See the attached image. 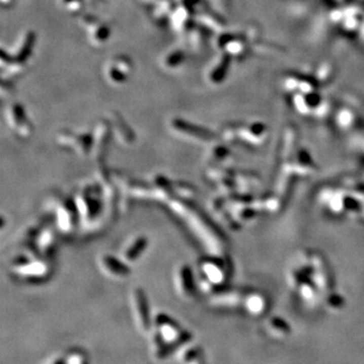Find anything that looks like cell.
Segmentation results:
<instances>
[{
    "mask_svg": "<svg viewBox=\"0 0 364 364\" xmlns=\"http://www.w3.org/2000/svg\"><path fill=\"white\" fill-rule=\"evenodd\" d=\"M111 126L108 123H99L96 127L94 134L92 137V151L94 155L103 156L107 150L108 141H110Z\"/></svg>",
    "mask_w": 364,
    "mask_h": 364,
    "instance_id": "cell-15",
    "label": "cell"
},
{
    "mask_svg": "<svg viewBox=\"0 0 364 364\" xmlns=\"http://www.w3.org/2000/svg\"><path fill=\"white\" fill-rule=\"evenodd\" d=\"M76 203L79 214L84 220H92L100 209L99 199L96 197V195L93 196L90 189H84L76 198Z\"/></svg>",
    "mask_w": 364,
    "mask_h": 364,
    "instance_id": "cell-14",
    "label": "cell"
},
{
    "mask_svg": "<svg viewBox=\"0 0 364 364\" xmlns=\"http://www.w3.org/2000/svg\"><path fill=\"white\" fill-rule=\"evenodd\" d=\"M57 141L60 147L71 149L79 156L87 155L92 151V136L89 133H74L63 131L58 134Z\"/></svg>",
    "mask_w": 364,
    "mask_h": 364,
    "instance_id": "cell-6",
    "label": "cell"
},
{
    "mask_svg": "<svg viewBox=\"0 0 364 364\" xmlns=\"http://www.w3.org/2000/svg\"><path fill=\"white\" fill-rule=\"evenodd\" d=\"M185 61V53L181 50H172L167 52L162 59V66L167 71L176 70Z\"/></svg>",
    "mask_w": 364,
    "mask_h": 364,
    "instance_id": "cell-21",
    "label": "cell"
},
{
    "mask_svg": "<svg viewBox=\"0 0 364 364\" xmlns=\"http://www.w3.org/2000/svg\"><path fill=\"white\" fill-rule=\"evenodd\" d=\"M174 285H176L177 294L180 298L185 301L192 300L196 295L195 279L192 275L191 268L187 264H181L177 269L176 275H174Z\"/></svg>",
    "mask_w": 364,
    "mask_h": 364,
    "instance_id": "cell-11",
    "label": "cell"
},
{
    "mask_svg": "<svg viewBox=\"0 0 364 364\" xmlns=\"http://www.w3.org/2000/svg\"><path fill=\"white\" fill-rule=\"evenodd\" d=\"M132 72V61L126 56H116L105 65V78L114 85H121L129 79Z\"/></svg>",
    "mask_w": 364,
    "mask_h": 364,
    "instance_id": "cell-4",
    "label": "cell"
},
{
    "mask_svg": "<svg viewBox=\"0 0 364 364\" xmlns=\"http://www.w3.org/2000/svg\"><path fill=\"white\" fill-rule=\"evenodd\" d=\"M46 364H66V363H65V357H56L51 359V361L47 362Z\"/></svg>",
    "mask_w": 364,
    "mask_h": 364,
    "instance_id": "cell-30",
    "label": "cell"
},
{
    "mask_svg": "<svg viewBox=\"0 0 364 364\" xmlns=\"http://www.w3.org/2000/svg\"><path fill=\"white\" fill-rule=\"evenodd\" d=\"M152 188H154V195L157 196L158 198L165 199L170 197V195L173 191V184L170 183L165 177L156 176L152 180Z\"/></svg>",
    "mask_w": 364,
    "mask_h": 364,
    "instance_id": "cell-23",
    "label": "cell"
},
{
    "mask_svg": "<svg viewBox=\"0 0 364 364\" xmlns=\"http://www.w3.org/2000/svg\"><path fill=\"white\" fill-rule=\"evenodd\" d=\"M78 213L79 211L77 205H75L68 199L58 203L56 207V221L59 230L65 232V234H70L74 231L76 225H77Z\"/></svg>",
    "mask_w": 364,
    "mask_h": 364,
    "instance_id": "cell-7",
    "label": "cell"
},
{
    "mask_svg": "<svg viewBox=\"0 0 364 364\" xmlns=\"http://www.w3.org/2000/svg\"><path fill=\"white\" fill-rule=\"evenodd\" d=\"M229 67V56L223 53V56L218 57L211 63L209 70L206 71V79L211 84H220L228 74Z\"/></svg>",
    "mask_w": 364,
    "mask_h": 364,
    "instance_id": "cell-17",
    "label": "cell"
},
{
    "mask_svg": "<svg viewBox=\"0 0 364 364\" xmlns=\"http://www.w3.org/2000/svg\"><path fill=\"white\" fill-rule=\"evenodd\" d=\"M171 129L178 136L187 138L189 140L197 141V143H209V141L214 140L216 134L211 132L207 129L196 125L190 122H185L184 119L176 118L171 121Z\"/></svg>",
    "mask_w": 364,
    "mask_h": 364,
    "instance_id": "cell-3",
    "label": "cell"
},
{
    "mask_svg": "<svg viewBox=\"0 0 364 364\" xmlns=\"http://www.w3.org/2000/svg\"><path fill=\"white\" fill-rule=\"evenodd\" d=\"M188 39L190 43V46L195 51H201L205 47L206 43V33L203 27L192 25V27L188 31Z\"/></svg>",
    "mask_w": 364,
    "mask_h": 364,
    "instance_id": "cell-22",
    "label": "cell"
},
{
    "mask_svg": "<svg viewBox=\"0 0 364 364\" xmlns=\"http://www.w3.org/2000/svg\"><path fill=\"white\" fill-rule=\"evenodd\" d=\"M99 267L108 278L116 281H122L130 276V269L125 262L110 254H103L99 258Z\"/></svg>",
    "mask_w": 364,
    "mask_h": 364,
    "instance_id": "cell-13",
    "label": "cell"
},
{
    "mask_svg": "<svg viewBox=\"0 0 364 364\" xmlns=\"http://www.w3.org/2000/svg\"><path fill=\"white\" fill-rule=\"evenodd\" d=\"M195 21L204 30L211 32V33H221L224 28L223 23L220 18H217V14L207 12V11L195 13Z\"/></svg>",
    "mask_w": 364,
    "mask_h": 364,
    "instance_id": "cell-18",
    "label": "cell"
},
{
    "mask_svg": "<svg viewBox=\"0 0 364 364\" xmlns=\"http://www.w3.org/2000/svg\"><path fill=\"white\" fill-rule=\"evenodd\" d=\"M195 11L188 4L180 3L178 7H174L171 13L169 23L172 30L176 33L183 34L188 33V31L192 27L195 20Z\"/></svg>",
    "mask_w": 364,
    "mask_h": 364,
    "instance_id": "cell-10",
    "label": "cell"
},
{
    "mask_svg": "<svg viewBox=\"0 0 364 364\" xmlns=\"http://www.w3.org/2000/svg\"><path fill=\"white\" fill-rule=\"evenodd\" d=\"M179 364H205L204 354L199 345H184L178 354Z\"/></svg>",
    "mask_w": 364,
    "mask_h": 364,
    "instance_id": "cell-19",
    "label": "cell"
},
{
    "mask_svg": "<svg viewBox=\"0 0 364 364\" xmlns=\"http://www.w3.org/2000/svg\"><path fill=\"white\" fill-rule=\"evenodd\" d=\"M2 3L4 6H7V5H11V4H13L14 0H2Z\"/></svg>",
    "mask_w": 364,
    "mask_h": 364,
    "instance_id": "cell-31",
    "label": "cell"
},
{
    "mask_svg": "<svg viewBox=\"0 0 364 364\" xmlns=\"http://www.w3.org/2000/svg\"><path fill=\"white\" fill-rule=\"evenodd\" d=\"M83 26L86 28L89 39L93 46H101L110 38L111 28L104 21H100L96 16H84Z\"/></svg>",
    "mask_w": 364,
    "mask_h": 364,
    "instance_id": "cell-8",
    "label": "cell"
},
{
    "mask_svg": "<svg viewBox=\"0 0 364 364\" xmlns=\"http://www.w3.org/2000/svg\"><path fill=\"white\" fill-rule=\"evenodd\" d=\"M131 308H132L133 318L141 333L148 334L151 330V316L149 311L148 297L143 289L136 287L131 293Z\"/></svg>",
    "mask_w": 364,
    "mask_h": 364,
    "instance_id": "cell-2",
    "label": "cell"
},
{
    "mask_svg": "<svg viewBox=\"0 0 364 364\" xmlns=\"http://www.w3.org/2000/svg\"><path fill=\"white\" fill-rule=\"evenodd\" d=\"M60 5L70 14H78L84 7V0H59Z\"/></svg>",
    "mask_w": 364,
    "mask_h": 364,
    "instance_id": "cell-26",
    "label": "cell"
},
{
    "mask_svg": "<svg viewBox=\"0 0 364 364\" xmlns=\"http://www.w3.org/2000/svg\"><path fill=\"white\" fill-rule=\"evenodd\" d=\"M112 121H114V129H115L112 130V132L115 133V137L117 138L122 144L125 145L132 144L134 141V134L132 131H131L130 127L127 126V124L124 122V119L121 118V116L115 114Z\"/></svg>",
    "mask_w": 364,
    "mask_h": 364,
    "instance_id": "cell-20",
    "label": "cell"
},
{
    "mask_svg": "<svg viewBox=\"0 0 364 364\" xmlns=\"http://www.w3.org/2000/svg\"><path fill=\"white\" fill-rule=\"evenodd\" d=\"M148 246V239L144 236H138L133 238L125 249L122 251V260L125 263H134L139 260V257L144 253L145 249Z\"/></svg>",
    "mask_w": 364,
    "mask_h": 364,
    "instance_id": "cell-16",
    "label": "cell"
},
{
    "mask_svg": "<svg viewBox=\"0 0 364 364\" xmlns=\"http://www.w3.org/2000/svg\"><path fill=\"white\" fill-rule=\"evenodd\" d=\"M199 270L203 276V282L207 283V285H217L227 278L225 274V267L223 262L217 258H205L201 262Z\"/></svg>",
    "mask_w": 364,
    "mask_h": 364,
    "instance_id": "cell-12",
    "label": "cell"
},
{
    "mask_svg": "<svg viewBox=\"0 0 364 364\" xmlns=\"http://www.w3.org/2000/svg\"><path fill=\"white\" fill-rule=\"evenodd\" d=\"M6 119L9 126L21 138H28L33 132V126L27 118L26 112L20 104H10L6 108Z\"/></svg>",
    "mask_w": 364,
    "mask_h": 364,
    "instance_id": "cell-5",
    "label": "cell"
},
{
    "mask_svg": "<svg viewBox=\"0 0 364 364\" xmlns=\"http://www.w3.org/2000/svg\"><path fill=\"white\" fill-rule=\"evenodd\" d=\"M207 4L218 12L225 11L228 9V0H206Z\"/></svg>",
    "mask_w": 364,
    "mask_h": 364,
    "instance_id": "cell-29",
    "label": "cell"
},
{
    "mask_svg": "<svg viewBox=\"0 0 364 364\" xmlns=\"http://www.w3.org/2000/svg\"><path fill=\"white\" fill-rule=\"evenodd\" d=\"M173 190H177L178 194H179L181 197H185V198L194 197V195L196 194L195 188L192 187V185L183 183V181H177V183H174Z\"/></svg>",
    "mask_w": 364,
    "mask_h": 364,
    "instance_id": "cell-28",
    "label": "cell"
},
{
    "mask_svg": "<svg viewBox=\"0 0 364 364\" xmlns=\"http://www.w3.org/2000/svg\"><path fill=\"white\" fill-rule=\"evenodd\" d=\"M65 363L66 364H89V361H87L86 355L84 354L82 350L75 349V350L68 351L67 355L65 356Z\"/></svg>",
    "mask_w": 364,
    "mask_h": 364,
    "instance_id": "cell-25",
    "label": "cell"
},
{
    "mask_svg": "<svg viewBox=\"0 0 364 364\" xmlns=\"http://www.w3.org/2000/svg\"><path fill=\"white\" fill-rule=\"evenodd\" d=\"M56 239H54L53 232L51 230H47L43 232L41 238L38 241V250L39 252L43 254H50L52 253L54 250V246H56Z\"/></svg>",
    "mask_w": 364,
    "mask_h": 364,
    "instance_id": "cell-24",
    "label": "cell"
},
{
    "mask_svg": "<svg viewBox=\"0 0 364 364\" xmlns=\"http://www.w3.org/2000/svg\"><path fill=\"white\" fill-rule=\"evenodd\" d=\"M155 330L172 351L190 341V334L188 331H181L179 324L169 316L159 314L155 319Z\"/></svg>",
    "mask_w": 364,
    "mask_h": 364,
    "instance_id": "cell-1",
    "label": "cell"
},
{
    "mask_svg": "<svg viewBox=\"0 0 364 364\" xmlns=\"http://www.w3.org/2000/svg\"><path fill=\"white\" fill-rule=\"evenodd\" d=\"M228 156V150L221 145H213L212 148L209 150V154H207V158L210 159L212 163H217L224 159Z\"/></svg>",
    "mask_w": 364,
    "mask_h": 364,
    "instance_id": "cell-27",
    "label": "cell"
},
{
    "mask_svg": "<svg viewBox=\"0 0 364 364\" xmlns=\"http://www.w3.org/2000/svg\"><path fill=\"white\" fill-rule=\"evenodd\" d=\"M12 268L14 272L28 279H44L51 271L45 261H30L21 258L14 262Z\"/></svg>",
    "mask_w": 364,
    "mask_h": 364,
    "instance_id": "cell-9",
    "label": "cell"
},
{
    "mask_svg": "<svg viewBox=\"0 0 364 364\" xmlns=\"http://www.w3.org/2000/svg\"><path fill=\"white\" fill-rule=\"evenodd\" d=\"M176 2H180V3H185V2H188V0H176Z\"/></svg>",
    "mask_w": 364,
    "mask_h": 364,
    "instance_id": "cell-32",
    "label": "cell"
}]
</instances>
